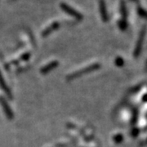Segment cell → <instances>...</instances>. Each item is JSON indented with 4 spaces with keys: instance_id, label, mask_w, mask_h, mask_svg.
Masks as SVG:
<instances>
[{
    "instance_id": "1",
    "label": "cell",
    "mask_w": 147,
    "mask_h": 147,
    "mask_svg": "<svg viewBox=\"0 0 147 147\" xmlns=\"http://www.w3.org/2000/svg\"><path fill=\"white\" fill-rule=\"evenodd\" d=\"M60 7H61V8L65 13H67L68 15L71 16L74 18H75L77 20H82L83 19V15L80 12H79L76 9H74V7H72L71 6L68 5L67 3H61Z\"/></svg>"
},
{
    "instance_id": "2",
    "label": "cell",
    "mask_w": 147,
    "mask_h": 147,
    "mask_svg": "<svg viewBox=\"0 0 147 147\" xmlns=\"http://www.w3.org/2000/svg\"><path fill=\"white\" fill-rule=\"evenodd\" d=\"M99 68H100V65L99 64H92V65H91L86 67V68L82 69H80L79 71H76V72L72 74H70L68 77V79H75V78H78V77H80L81 75H83L84 74L89 73V72H92V71L96 70V69H97Z\"/></svg>"
},
{
    "instance_id": "3",
    "label": "cell",
    "mask_w": 147,
    "mask_h": 147,
    "mask_svg": "<svg viewBox=\"0 0 147 147\" xmlns=\"http://www.w3.org/2000/svg\"><path fill=\"white\" fill-rule=\"evenodd\" d=\"M120 12L122 19L119 21V26L122 30H125L127 28V11L126 3L123 0L120 1Z\"/></svg>"
},
{
    "instance_id": "4",
    "label": "cell",
    "mask_w": 147,
    "mask_h": 147,
    "mask_svg": "<svg viewBox=\"0 0 147 147\" xmlns=\"http://www.w3.org/2000/svg\"><path fill=\"white\" fill-rule=\"evenodd\" d=\"M145 34H146V30L145 28L142 30L139 35V38L137 40V43L135 47V51H134V56L135 57H137L139 56V54L142 52V45H143V41H144V38H145Z\"/></svg>"
},
{
    "instance_id": "5",
    "label": "cell",
    "mask_w": 147,
    "mask_h": 147,
    "mask_svg": "<svg viewBox=\"0 0 147 147\" xmlns=\"http://www.w3.org/2000/svg\"><path fill=\"white\" fill-rule=\"evenodd\" d=\"M99 3V11H100V16L103 21H106L109 20V14L106 10V4H105V0H99L98 1Z\"/></svg>"
},
{
    "instance_id": "6",
    "label": "cell",
    "mask_w": 147,
    "mask_h": 147,
    "mask_svg": "<svg viewBox=\"0 0 147 147\" xmlns=\"http://www.w3.org/2000/svg\"><path fill=\"white\" fill-rule=\"evenodd\" d=\"M0 104H1L3 109L4 110L7 117L8 119H12V118H13V112H12V110H11L10 106L8 105L7 100H6L3 97H0Z\"/></svg>"
},
{
    "instance_id": "7",
    "label": "cell",
    "mask_w": 147,
    "mask_h": 147,
    "mask_svg": "<svg viewBox=\"0 0 147 147\" xmlns=\"http://www.w3.org/2000/svg\"><path fill=\"white\" fill-rule=\"evenodd\" d=\"M60 26V24H59V22H53L52 25H50L49 26L47 27L42 32V37H46L47 35H48L49 34H51V33H53L54 30H57L58 28Z\"/></svg>"
},
{
    "instance_id": "8",
    "label": "cell",
    "mask_w": 147,
    "mask_h": 147,
    "mask_svg": "<svg viewBox=\"0 0 147 147\" xmlns=\"http://www.w3.org/2000/svg\"><path fill=\"white\" fill-rule=\"evenodd\" d=\"M58 65V61H53L50 64H47V65H45L43 68L41 69V72L43 74H47L48 72H50L52 69H55Z\"/></svg>"
},
{
    "instance_id": "9",
    "label": "cell",
    "mask_w": 147,
    "mask_h": 147,
    "mask_svg": "<svg viewBox=\"0 0 147 147\" xmlns=\"http://www.w3.org/2000/svg\"><path fill=\"white\" fill-rule=\"evenodd\" d=\"M0 87H1V88L3 90L4 92H5V93L9 97H11V92L9 91V89L7 88V84L5 83V80L3 79V75H2V74L0 72Z\"/></svg>"
},
{
    "instance_id": "10",
    "label": "cell",
    "mask_w": 147,
    "mask_h": 147,
    "mask_svg": "<svg viewBox=\"0 0 147 147\" xmlns=\"http://www.w3.org/2000/svg\"><path fill=\"white\" fill-rule=\"evenodd\" d=\"M137 11H138V14L142 17H145L146 16V11L144 10V8L142 7V6L138 5V7H137Z\"/></svg>"
},
{
    "instance_id": "11",
    "label": "cell",
    "mask_w": 147,
    "mask_h": 147,
    "mask_svg": "<svg viewBox=\"0 0 147 147\" xmlns=\"http://www.w3.org/2000/svg\"><path fill=\"white\" fill-rule=\"evenodd\" d=\"M116 62H117V65H123V60H122L121 58H118V59L116 60Z\"/></svg>"
}]
</instances>
